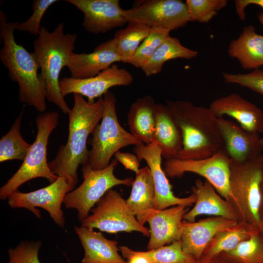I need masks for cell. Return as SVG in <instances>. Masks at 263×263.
I'll return each instance as SVG.
<instances>
[{"label":"cell","instance_id":"cell-1","mask_svg":"<svg viewBox=\"0 0 263 263\" xmlns=\"http://www.w3.org/2000/svg\"><path fill=\"white\" fill-rule=\"evenodd\" d=\"M74 106L69 115V132L66 143L59 147L56 157L48 163L52 172L63 178L72 189L78 183L77 170L80 165L87 163L88 136L101 120L104 112L103 98L94 102L74 94Z\"/></svg>","mask_w":263,"mask_h":263},{"label":"cell","instance_id":"cell-2","mask_svg":"<svg viewBox=\"0 0 263 263\" xmlns=\"http://www.w3.org/2000/svg\"><path fill=\"white\" fill-rule=\"evenodd\" d=\"M5 13L0 11V36L2 47L1 62L8 70L11 80L19 87L21 102L33 107L40 113L46 110V89L37 56L15 40V22H7Z\"/></svg>","mask_w":263,"mask_h":263},{"label":"cell","instance_id":"cell-3","mask_svg":"<svg viewBox=\"0 0 263 263\" xmlns=\"http://www.w3.org/2000/svg\"><path fill=\"white\" fill-rule=\"evenodd\" d=\"M180 127L183 147L176 158L201 159L225 150L219 130L217 117L210 108L196 106L185 100H166Z\"/></svg>","mask_w":263,"mask_h":263},{"label":"cell","instance_id":"cell-4","mask_svg":"<svg viewBox=\"0 0 263 263\" xmlns=\"http://www.w3.org/2000/svg\"><path fill=\"white\" fill-rule=\"evenodd\" d=\"M64 27V23L61 22L51 32L41 26L33 46L45 83L47 100L57 106L63 113L68 114L71 109L60 92L59 77L75 48L77 36L65 33Z\"/></svg>","mask_w":263,"mask_h":263},{"label":"cell","instance_id":"cell-5","mask_svg":"<svg viewBox=\"0 0 263 263\" xmlns=\"http://www.w3.org/2000/svg\"><path fill=\"white\" fill-rule=\"evenodd\" d=\"M59 117V113L54 111L42 113L37 116L35 140L19 168L0 188V199H8L20 186L32 179L41 177L52 183L58 178L49 167L47 147L49 136L58 124Z\"/></svg>","mask_w":263,"mask_h":263},{"label":"cell","instance_id":"cell-6","mask_svg":"<svg viewBox=\"0 0 263 263\" xmlns=\"http://www.w3.org/2000/svg\"><path fill=\"white\" fill-rule=\"evenodd\" d=\"M103 100L104 112L101 122L94 130L93 137L89 142L91 148L88 161L85 164L95 170L107 167L112 156L121 148L143 144L125 130L118 122L114 94L108 91L104 95Z\"/></svg>","mask_w":263,"mask_h":263},{"label":"cell","instance_id":"cell-7","mask_svg":"<svg viewBox=\"0 0 263 263\" xmlns=\"http://www.w3.org/2000/svg\"><path fill=\"white\" fill-rule=\"evenodd\" d=\"M263 177V154L243 163L232 161L229 187L234 199V207L240 222H244L256 228L261 223Z\"/></svg>","mask_w":263,"mask_h":263},{"label":"cell","instance_id":"cell-8","mask_svg":"<svg viewBox=\"0 0 263 263\" xmlns=\"http://www.w3.org/2000/svg\"><path fill=\"white\" fill-rule=\"evenodd\" d=\"M117 165V161L115 159L101 169H93L87 165L82 166V183L76 189L68 192L63 201L66 208L77 211L80 222L89 215L94 207L113 187L132 186L134 180L132 177L123 179L114 175V169Z\"/></svg>","mask_w":263,"mask_h":263},{"label":"cell","instance_id":"cell-9","mask_svg":"<svg viewBox=\"0 0 263 263\" xmlns=\"http://www.w3.org/2000/svg\"><path fill=\"white\" fill-rule=\"evenodd\" d=\"M95 205L91 214L81 222V226L110 234L137 231L150 236L149 229L140 224L117 191L110 189Z\"/></svg>","mask_w":263,"mask_h":263},{"label":"cell","instance_id":"cell-10","mask_svg":"<svg viewBox=\"0 0 263 263\" xmlns=\"http://www.w3.org/2000/svg\"><path fill=\"white\" fill-rule=\"evenodd\" d=\"M231 162L225 150H222L205 159L166 160L164 170L171 178L181 177L186 172L194 173L204 177L223 198L234 206L229 187Z\"/></svg>","mask_w":263,"mask_h":263},{"label":"cell","instance_id":"cell-11","mask_svg":"<svg viewBox=\"0 0 263 263\" xmlns=\"http://www.w3.org/2000/svg\"><path fill=\"white\" fill-rule=\"evenodd\" d=\"M128 21L140 22L169 31L192 21L186 3L180 0H146L134 2L132 8L123 9Z\"/></svg>","mask_w":263,"mask_h":263},{"label":"cell","instance_id":"cell-12","mask_svg":"<svg viewBox=\"0 0 263 263\" xmlns=\"http://www.w3.org/2000/svg\"><path fill=\"white\" fill-rule=\"evenodd\" d=\"M73 190L71 186L62 177L44 188L29 192L17 190L8 198V204L12 208H24L31 211L38 218H41L39 207L46 210L50 217L59 226L63 227L65 223L61 208L66 194Z\"/></svg>","mask_w":263,"mask_h":263},{"label":"cell","instance_id":"cell-13","mask_svg":"<svg viewBox=\"0 0 263 263\" xmlns=\"http://www.w3.org/2000/svg\"><path fill=\"white\" fill-rule=\"evenodd\" d=\"M132 81L133 76L129 71L114 64L93 77L84 79L62 77L59 81V88L64 97L70 94H76L86 97L89 102H94L95 98L101 97L112 87L128 86Z\"/></svg>","mask_w":263,"mask_h":263},{"label":"cell","instance_id":"cell-14","mask_svg":"<svg viewBox=\"0 0 263 263\" xmlns=\"http://www.w3.org/2000/svg\"><path fill=\"white\" fill-rule=\"evenodd\" d=\"M133 152L139 161L144 160L149 168L153 179L155 191V209H164L171 206H191L197 200L195 194L180 198L175 196L167 175L162 168V153L157 144L153 142L135 146Z\"/></svg>","mask_w":263,"mask_h":263},{"label":"cell","instance_id":"cell-15","mask_svg":"<svg viewBox=\"0 0 263 263\" xmlns=\"http://www.w3.org/2000/svg\"><path fill=\"white\" fill-rule=\"evenodd\" d=\"M65 1L83 13L82 26L90 33H105L128 23L119 0H66Z\"/></svg>","mask_w":263,"mask_h":263},{"label":"cell","instance_id":"cell-16","mask_svg":"<svg viewBox=\"0 0 263 263\" xmlns=\"http://www.w3.org/2000/svg\"><path fill=\"white\" fill-rule=\"evenodd\" d=\"M217 124L224 149L232 161L243 163L263 154L259 133L247 131L224 117L217 118Z\"/></svg>","mask_w":263,"mask_h":263},{"label":"cell","instance_id":"cell-17","mask_svg":"<svg viewBox=\"0 0 263 263\" xmlns=\"http://www.w3.org/2000/svg\"><path fill=\"white\" fill-rule=\"evenodd\" d=\"M238 222L218 216L193 222L183 220L180 239L183 250L198 261L208 244L216 234L234 226Z\"/></svg>","mask_w":263,"mask_h":263},{"label":"cell","instance_id":"cell-18","mask_svg":"<svg viewBox=\"0 0 263 263\" xmlns=\"http://www.w3.org/2000/svg\"><path fill=\"white\" fill-rule=\"evenodd\" d=\"M188 209V207L178 205L151 212L147 220L150 227L148 250L181 239L183 218Z\"/></svg>","mask_w":263,"mask_h":263},{"label":"cell","instance_id":"cell-19","mask_svg":"<svg viewBox=\"0 0 263 263\" xmlns=\"http://www.w3.org/2000/svg\"><path fill=\"white\" fill-rule=\"evenodd\" d=\"M209 108L217 118L227 115L247 131L259 134L263 132V112L237 94L217 98L210 104Z\"/></svg>","mask_w":263,"mask_h":263},{"label":"cell","instance_id":"cell-20","mask_svg":"<svg viewBox=\"0 0 263 263\" xmlns=\"http://www.w3.org/2000/svg\"><path fill=\"white\" fill-rule=\"evenodd\" d=\"M120 61L112 38L98 45L91 53H71L66 67L71 77L84 79L94 76Z\"/></svg>","mask_w":263,"mask_h":263},{"label":"cell","instance_id":"cell-21","mask_svg":"<svg viewBox=\"0 0 263 263\" xmlns=\"http://www.w3.org/2000/svg\"><path fill=\"white\" fill-rule=\"evenodd\" d=\"M192 191L197 200L193 207L184 215V221L193 222L199 215H209L240 222L239 215L233 205L221 197L207 181L203 182L200 179L197 180L192 188Z\"/></svg>","mask_w":263,"mask_h":263},{"label":"cell","instance_id":"cell-22","mask_svg":"<svg viewBox=\"0 0 263 263\" xmlns=\"http://www.w3.org/2000/svg\"><path fill=\"white\" fill-rule=\"evenodd\" d=\"M75 230L83 248L82 263H127L120 255L116 241L106 239L100 232L82 226Z\"/></svg>","mask_w":263,"mask_h":263},{"label":"cell","instance_id":"cell-23","mask_svg":"<svg viewBox=\"0 0 263 263\" xmlns=\"http://www.w3.org/2000/svg\"><path fill=\"white\" fill-rule=\"evenodd\" d=\"M154 113L153 141L160 148L162 157L166 160L176 158L183 147L181 130L166 105L156 103Z\"/></svg>","mask_w":263,"mask_h":263},{"label":"cell","instance_id":"cell-24","mask_svg":"<svg viewBox=\"0 0 263 263\" xmlns=\"http://www.w3.org/2000/svg\"><path fill=\"white\" fill-rule=\"evenodd\" d=\"M227 53L243 69H260L263 66V35L257 33L253 25L245 26L239 37L230 42Z\"/></svg>","mask_w":263,"mask_h":263},{"label":"cell","instance_id":"cell-25","mask_svg":"<svg viewBox=\"0 0 263 263\" xmlns=\"http://www.w3.org/2000/svg\"><path fill=\"white\" fill-rule=\"evenodd\" d=\"M127 205L142 225L155 209V191L152 176L149 168L144 167L135 173Z\"/></svg>","mask_w":263,"mask_h":263},{"label":"cell","instance_id":"cell-26","mask_svg":"<svg viewBox=\"0 0 263 263\" xmlns=\"http://www.w3.org/2000/svg\"><path fill=\"white\" fill-rule=\"evenodd\" d=\"M155 104L151 96L145 95L132 103L127 114L130 132L146 145L153 142L154 140Z\"/></svg>","mask_w":263,"mask_h":263},{"label":"cell","instance_id":"cell-27","mask_svg":"<svg viewBox=\"0 0 263 263\" xmlns=\"http://www.w3.org/2000/svg\"><path fill=\"white\" fill-rule=\"evenodd\" d=\"M258 231V228L247 223L239 222L234 226L216 234L208 244L197 262H208L221 253L233 249Z\"/></svg>","mask_w":263,"mask_h":263},{"label":"cell","instance_id":"cell-28","mask_svg":"<svg viewBox=\"0 0 263 263\" xmlns=\"http://www.w3.org/2000/svg\"><path fill=\"white\" fill-rule=\"evenodd\" d=\"M198 54L197 51L182 45L178 38L169 36L141 69L146 76H150L160 73L168 60L178 58L190 59Z\"/></svg>","mask_w":263,"mask_h":263},{"label":"cell","instance_id":"cell-29","mask_svg":"<svg viewBox=\"0 0 263 263\" xmlns=\"http://www.w3.org/2000/svg\"><path fill=\"white\" fill-rule=\"evenodd\" d=\"M128 23L126 28L115 33L113 39L121 62L129 63L140 45L149 35L151 27L135 21Z\"/></svg>","mask_w":263,"mask_h":263},{"label":"cell","instance_id":"cell-30","mask_svg":"<svg viewBox=\"0 0 263 263\" xmlns=\"http://www.w3.org/2000/svg\"><path fill=\"white\" fill-rule=\"evenodd\" d=\"M23 110L0 140V162L12 160L23 161L31 146L22 137L20 128Z\"/></svg>","mask_w":263,"mask_h":263},{"label":"cell","instance_id":"cell-31","mask_svg":"<svg viewBox=\"0 0 263 263\" xmlns=\"http://www.w3.org/2000/svg\"><path fill=\"white\" fill-rule=\"evenodd\" d=\"M221 254L233 263H263V238L258 231L233 249Z\"/></svg>","mask_w":263,"mask_h":263},{"label":"cell","instance_id":"cell-32","mask_svg":"<svg viewBox=\"0 0 263 263\" xmlns=\"http://www.w3.org/2000/svg\"><path fill=\"white\" fill-rule=\"evenodd\" d=\"M140 253L150 263H195L197 261L184 251L181 240Z\"/></svg>","mask_w":263,"mask_h":263},{"label":"cell","instance_id":"cell-33","mask_svg":"<svg viewBox=\"0 0 263 263\" xmlns=\"http://www.w3.org/2000/svg\"><path fill=\"white\" fill-rule=\"evenodd\" d=\"M169 32L162 27H151L149 35L140 45L129 63L136 68H141L169 36Z\"/></svg>","mask_w":263,"mask_h":263},{"label":"cell","instance_id":"cell-34","mask_svg":"<svg viewBox=\"0 0 263 263\" xmlns=\"http://www.w3.org/2000/svg\"><path fill=\"white\" fill-rule=\"evenodd\" d=\"M185 3L192 21L207 23L226 6L228 0H186Z\"/></svg>","mask_w":263,"mask_h":263},{"label":"cell","instance_id":"cell-35","mask_svg":"<svg viewBox=\"0 0 263 263\" xmlns=\"http://www.w3.org/2000/svg\"><path fill=\"white\" fill-rule=\"evenodd\" d=\"M57 1V0H34L31 16L24 21L15 22V30L27 32L38 36L41 28L40 23L43 15L51 5Z\"/></svg>","mask_w":263,"mask_h":263},{"label":"cell","instance_id":"cell-36","mask_svg":"<svg viewBox=\"0 0 263 263\" xmlns=\"http://www.w3.org/2000/svg\"><path fill=\"white\" fill-rule=\"evenodd\" d=\"M225 82L246 87L263 95V70L256 69L246 74L223 73Z\"/></svg>","mask_w":263,"mask_h":263},{"label":"cell","instance_id":"cell-37","mask_svg":"<svg viewBox=\"0 0 263 263\" xmlns=\"http://www.w3.org/2000/svg\"><path fill=\"white\" fill-rule=\"evenodd\" d=\"M40 241L22 242L14 248L8 250V263H41L38 254Z\"/></svg>","mask_w":263,"mask_h":263},{"label":"cell","instance_id":"cell-38","mask_svg":"<svg viewBox=\"0 0 263 263\" xmlns=\"http://www.w3.org/2000/svg\"><path fill=\"white\" fill-rule=\"evenodd\" d=\"M114 156L115 159L121 163L126 169L133 171L135 173L140 169V161L136 155L118 151Z\"/></svg>","mask_w":263,"mask_h":263},{"label":"cell","instance_id":"cell-39","mask_svg":"<svg viewBox=\"0 0 263 263\" xmlns=\"http://www.w3.org/2000/svg\"><path fill=\"white\" fill-rule=\"evenodd\" d=\"M234 3L236 13L241 20L245 19V9L249 5H256L263 9V0H236Z\"/></svg>","mask_w":263,"mask_h":263},{"label":"cell","instance_id":"cell-40","mask_svg":"<svg viewBox=\"0 0 263 263\" xmlns=\"http://www.w3.org/2000/svg\"><path fill=\"white\" fill-rule=\"evenodd\" d=\"M195 263H200L197 261ZM206 263H233L222 254L217 256Z\"/></svg>","mask_w":263,"mask_h":263},{"label":"cell","instance_id":"cell-41","mask_svg":"<svg viewBox=\"0 0 263 263\" xmlns=\"http://www.w3.org/2000/svg\"><path fill=\"white\" fill-rule=\"evenodd\" d=\"M261 208H260V219H261V222L263 221V177L261 183Z\"/></svg>","mask_w":263,"mask_h":263},{"label":"cell","instance_id":"cell-42","mask_svg":"<svg viewBox=\"0 0 263 263\" xmlns=\"http://www.w3.org/2000/svg\"><path fill=\"white\" fill-rule=\"evenodd\" d=\"M257 15H258V19L259 22L263 26V12H260L259 13H258Z\"/></svg>","mask_w":263,"mask_h":263},{"label":"cell","instance_id":"cell-43","mask_svg":"<svg viewBox=\"0 0 263 263\" xmlns=\"http://www.w3.org/2000/svg\"><path fill=\"white\" fill-rule=\"evenodd\" d=\"M258 229L260 234L263 238V221L261 222Z\"/></svg>","mask_w":263,"mask_h":263},{"label":"cell","instance_id":"cell-44","mask_svg":"<svg viewBox=\"0 0 263 263\" xmlns=\"http://www.w3.org/2000/svg\"><path fill=\"white\" fill-rule=\"evenodd\" d=\"M261 142H262V144L263 146V138H261Z\"/></svg>","mask_w":263,"mask_h":263}]
</instances>
